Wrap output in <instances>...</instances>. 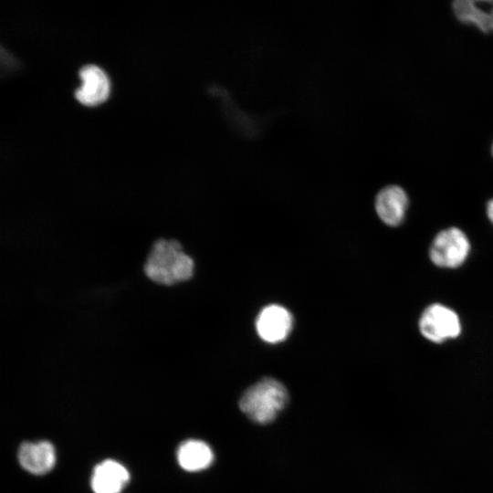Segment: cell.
Listing matches in <instances>:
<instances>
[{
    "instance_id": "6da1fadb",
    "label": "cell",
    "mask_w": 493,
    "mask_h": 493,
    "mask_svg": "<svg viewBox=\"0 0 493 493\" xmlns=\"http://www.w3.org/2000/svg\"><path fill=\"white\" fill-rule=\"evenodd\" d=\"M143 271L152 282L172 286L193 277L194 262L177 240L159 238L148 253Z\"/></svg>"
},
{
    "instance_id": "7a4b0ae2",
    "label": "cell",
    "mask_w": 493,
    "mask_h": 493,
    "mask_svg": "<svg viewBox=\"0 0 493 493\" xmlns=\"http://www.w3.org/2000/svg\"><path fill=\"white\" fill-rule=\"evenodd\" d=\"M287 402L285 386L275 379L265 378L244 393L239 406L252 421L265 425L276 418Z\"/></svg>"
},
{
    "instance_id": "3957f363",
    "label": "cell",
    "mask_w": 493,
    "mask_h": 493,
    "mask_svg": "<svg viewBox=\"0 0 493 493\" xmlns=\"http://www.w3.org/2000/svg\"><path fill=\"white\" fill-rule=\"evenodd\" d=\"M470 244L466 234L457 227L439 232L430 247V259L437 267L455 268L467 259Z\"/></svg>"
},
{
    "instance_id": "277c9868",
    "label": "cell",
    "mask_w": 493,
    "mask_h": 493,
    "mask_svg": "<svg viewBox=\"0 0 493 493\" xmlns=\"http://www.w3.org/2000/svg\"><path fill=\"white\" fill-rule=\"evenodd\" d=\"M419 330L425 339L441 343L461 333V322L452 309L435 303L423 311L419 319Z\"/></svg>"
},
{
    "instance_id": "5b68a950",
    "label": "cell",
    "mask_w": 493,
    "mask_h": 493,
    "mask_svg": "<svg viewBox=\"0 0 493 493\" xmlns=\"http://www.w3.org/2000/svg\"><path fill=\"white\" fill-rule=\"evenodd\" d=\"M293 319L290 312L279 305H268L258 314L256 328L259 337L269 343L284 341L292 328Z\"/></svg>"
},
{
    "instance_id": "8992f818",
    "label": "cell",
    "mask_w": 493,
    "mask_h": 493,
    "mask_svg": "<svg viewBox=\"0 0 493 493\" xmlns=\"http://www.w3.org/2000/svg\"><path fill=\"white\" fill-rule=\"evenodd\" d=\"M409 205L408 195L399 185L383 187L375 198V210L380 219L391 226H399Z\"/></svg>"
},
{
    "instance_id": "52a82bcc",
    "label": "cell",
    "mask_w": 493,
    "mask_h": 493,
    "mask_svg": "<svg viewBox=\"0 0 493 493\" xmlns=\"http://www.w3.org/2000/svg\"><path fill=\"white\" fill-rule=\"evenodd\" d=\"M81 86L76 90V99L87 106H94L107 100L110 94V79L98 66L87 65L79 71Z\"/></svg>"
},
{
    "instance_id": "ba28073f",
    "label": "cell",
    "mask_w": 493,
    "mask_h": 493,
    "mask_svg": "<svg viewBox=\"0 0 493 493\" xmlns=\"http://www.w3.org/2000/svg\"><path fill=\"white\" fill-rule=\"evenodd\" d=\"M21 467L29 473L44 475L49 472L56 463V451L47 441L25 442L17 452Z\"/></svg>"
},
{
    "instance_id": "9c48e42d",
    "label": "cell",
    "mask_w": 493,
    "mask_h": 493,
    "mask_svg": "<svg viewBox=\"0 0 493 493\" xmlns=\"http://www.w3.org/2000/svg\"><path fill=\"white\" fill-rule=\"evenodd\" d=\"M452 10L461 23L485 34L493 33V0H456L452 3Z\"/></svg>"
},
{
    "instance_id": "30bf717a",
    "label": "cell",
    "mask_w": 493,
    "mask_h": 493,
    "mask_svg": "<svg viewBox=\"0 0 493 493\" xmlns=\"http://www.w3.org/2000/svg\"><path fill=\"white\" fill-rule=\"evenodd\" d=\"M130 480V473L121 463L106 459L92 472L90 486L94 493H120Z\"/></svg>"
},
{
    "instance_id": "8fae6325",
    "label": "cell",
    "mask_w": 493,
    "mask_h": 493,
    "mask_svg": "<svg viewBox=\"0 0 493 493\" xmlns=\"http://www.w3.org/2000/svg\"><path fill=\"white\" fill-rule=\"evenodd\" d=\"M213 459L212 449L201 440H186L177 449V461L180 467L189 472L207 468L212 464Z\"/></svg>"
},
{
    "instance_id": "7c38bea8",
    "label": "cell",
    "mask_w": 493,
    "mask_h": 493,
    "mask_svg": "<svg viewBox=\"0 0 493 493\" xmlns=\"http://www.w3.org/2000/svg\"><path fill=\"white\" fill-rule=\"evenodd\" d=\"M487 215L490 222L493 224V198L487 205Z\"/></svg>"
},
{
    "instance_id": "4fadbf2b",
    "label": "cell",
    "mask_w": 493,
    "mask_h": 493,
    "mask_svg": "<svg viewBox=\"0 0 493 493\" xmlns=\"http://www.w3.org/2000/svg\"><path fill=\"white\" fill-rule=\"evenodd\" d=\"M491 153H492V156H493V142H492V146H491Z\"/></svg>"
}]
</instances>
